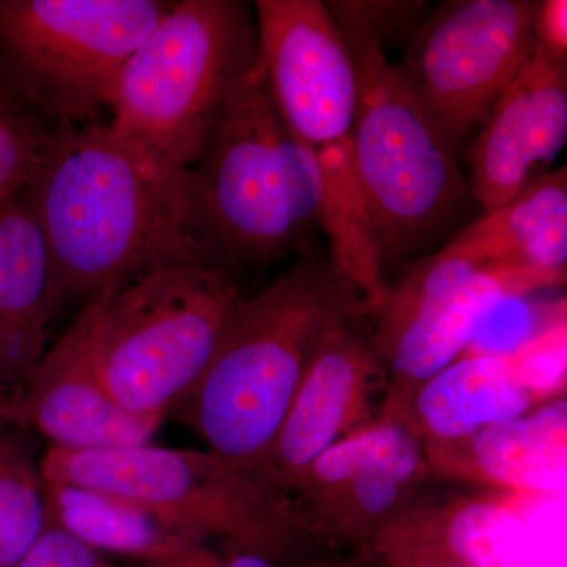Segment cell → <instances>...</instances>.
<instances>
[{"mask_svg":"<svg viewBox=\"0 0 567 567\" xmlns=\"http://www.w3.org/2000/svg\"><path fill=\"white\" fill-rule=\"evenodd\" d=\"M371 312L330 257L301 252L270 286L238 301L203 377L171 416L256 475L324 342Z\"/></svg>","mask_w":567,"mask_h":567,"instance_id":"6da1fadb","label":"cell"},{"mask_svg":"<svg viewBox=\"0 0 567 567\" xmlns=\"http://www.w3.org/2000/svg\"><path fill=\"white\" fill-rule=\"evenodd\" d=\"M178 185L102 122L55 125L24 193L50 252L54 311L84 306L185 233Z\"/></svg>","mask_w":567,"mask_h":567,"instance_id":"7a4b0ae2","label":"cell"},{"mask_svg":"<svg viewBox=\"0 0 567 567\" xmlns=\"http://www.w3.org/2000/svg\"><path fill=\"white\" fill-rule=\"evenodd\" d=\"M320 197L316 153L284 125L257 54L218 132L181 178L183 230L238 275L305 252Z\"/></svg>","mask_w":567,"mask_h":567,"instance_id":"3957f363","label":"cell"},{"mask_svg":"<svg viewBox=\"0 0 567 567\" xmlns=\"http://www.w3.org/2000/svg\"><path fill=\"white\" fill-rule=\"evenodd\" d=\"M244 297L237 275L186 233L96 293V352L114 398L166 421L199 382Z\"/></svg>","mask_w":567,"mask_h":567,"instance_id":"277c9868","label":"cell"},{"mask_svg":"<svg viewBox=\"0 0 567 567\" xmlns=\"http://www.w3.org/2000/svg\"><path fill=\"white\" fill-rule=\"evenodd\" d=\"M358 74L350 153L374 224L383 276L445 245L476 207L457 153L416 99L385 48L339 25Z\"/></svg>","mask_w":567,"mask_h":567,"instance_id":"5b68a950","label":"cell"},{"mask_svg":"<svg viewBox=\"0 0 567 567\" xmlns=\"http://www.w3.org/2000/svg\"><path fill=\"white\" fill-rule=\"evenodd\" d=\"M257 61V32L238 0H182L133 52L106 128L181 182Z\"/></svg>","mask_w":567,"mask_h":567,"instance_id":"8992f818","label":"cell"},{"mask_svg":"<svg viewBox=\"0 0 567 567\" xmlns=\"http://www.w3.org/2000/svg\"><path fill=\"white\" fill-rule=\"evenodd\" d=\"M47 483L73 484L125 496L229 546L274 561H292L315 540L289 496L212 451L148 445L63 451L40 461Z\"/></svg>","mask_w":567,"mask_h":567,"instance_id":"52a82bcc","label":"cell"},{"mask_svg":"<svg viewBox=\"0 0 567 567\" xmlns=\"http://www.w3.org/2000/svg\"><path fill=\"white\" fill-rule=\"evenodd\" d=\"M171 2L0 0V78L51 125L99 123L122 71Z\"/></svg>","mask_w":567,"mask_h":567,"instance_id":"ba28073f","label":"cell"},{"mask_svg":"<svg viewBox=\"0 0 567 567\" xmlns=\"http://www.w3.org/2000/svg\"><path fill=\"white\" fill-rule=\"evenodd\" d=\"M565 281L442 249L405 265L371 312L372 346L385 379L382 413L401 417L416 388L466 352L496 305Z\"/></svg>","mask_w":567,"mask_h":567,"instance_id":"9c48e42d","label":"cell"},{"mask_svg":"<svg viewBox=\"0 0 567 567\" xmlns=\"http://www.w3.org/2000/svg\"><path fill=\"white\" fill-rule=\"evenodd\" d=\"M533 0H446L398 69L454 152L472 140L536 44Z\"/></svg>","mask_w":567,"mask_h":567,"instance_id":"30bf717a","label":"cell"},{"mask_svg":"<svg viewBox=\"0 0 567 567\" xmlns=\"http://www.w3.org/2000/svg\"><path fill=\"white\" fill-rule=\"evenodd\" d=\"M429 475L412 427L380 413L309 466L292 503L316 544L369 548L423 492Z\"/></svg>","mask_w":567,"mask_h":567,"instance_id":"8fae6325","label":"cell"},{"mask_svg":"<svg viewBox=\"0 0 567 567\" xmlns=\"http://www.w3.org/2000/svg\"><path fill=\"white\" fill-rule=\"evenodd\" d=\"M257 54L275 110L311 151L350 140L358 74L344 33L319 0L256 2Z\"/></svg>","mask_w":567,"mask_h":567,"instance_id":"7c38bea8","label":"cell"},{"mask_svg":"<svg viewBox=\"0 0 567 567\" xmlns=\"http://www.w3.org/2000/svg\"><path fill=\"white\" fill-rule=\"evenodd\" d=\"M0 421L31 425L63 451L148 445L162 417L128 412L104 380L95 341V301L82 306L69 330L44 352Z\"/></svg>","mask_w":567,"mask_h":567,"instance_id":"4fadbf2b","label":"cell"},{"mask_svg":"<svg viewBox=\"0 0 567 567\" xmlns=\"http://www.w3.org/2000/svg\"><path fill=\"white\" fill-rule=\"evenodd\" d=\"M379 386L385 390V379L365 315L336 331L317 353L256 476L292 498L324 451L379 417Z\"/></svg>","mask_w":567,"mask_h":567,"instance_id":"5bb4252c","label":"cell"},{"mask_svg":"<svg viewBox=\"0 0 567 567\" xmlns=\"http://www.w3.org/2000/svg\"><path fill=\"white\" fill-rule=\"evenodd\" d=\"M473 136L466 181L483 215L511 203L550 173L565 147L567 61L536 41Z\"/></svg>","mask_w":567,"mask_h":567,"instance_id":"9a60e30c","label":"cell"},{"mask_svg":"<svg viewBox=\"0 0 567 567\" xmlns=\"http://www.w3.org/2000/svg\"><path fill=\"white\" fill-rule=\"evenodd\" d=\"M565 395L477 434L424 446L431 475L487 484L518 494L565 491L567 475Z\"/></svg>","mask_w":567,"mask_h":567,"instance_id":"2e32d148","label":"cell"},{"mask_svg":"<svg viewBox=\"0 0 567 567\" xmlns=\"http://www.w3.org/2000/svg\"><path fill=\"white\" fill-rule=\"evenodd\" d=\"M54 312L50 252L22 194L0 205V395L20 394Z\"/></svg>","mask_w":567,"mask_h":567,"instance_id":"e0dca14e","label":"cell"},{"mask_svg":"<svg viewBox=\"0 0 567 567\" xmlns=\"http://www.w3.org/2000/svg\"><path fill=\"white\" fill-rule=\"evenodd\" d=\"M543 405L509 358L464 354L416 388L402 420L424 446L462 442Z\"/></svg>","mask_w":567,"mask_h":567,"instance_id":"ac0fdd59","label":"cell"},{"mask_svg":"<svg viewBox=\"0 0 567 567\" xmlns=\"http://www.w3.org/2000/svg\"><path fill=\"white\" fill-rule=\"evenodd\" d=\"M440 249L488 267L566 278V166L537 178L503 207L483 213Z\"/></svg>","mask_w":567,"mask_h":567,"instance_id":"d6986e66","label":"cell"},{"mask_svg":"<svg viewBox=\"0 0 567 567\" xmlns=\"http://www.w3.org/2000/svg\"><path fill=\"white\" fill-rule=\"evenodd\" d=\"M43 484L48 524L104 555L144 563L212 540L125 496L73 484Z\"/></svg>","mask_w":567,"mask_h":567,"instance_id":"ffe728a7","label":"cell"},{"mask_svg":"<svg viewBox=\"0 0 567 567\" xmlns=\"http://www.w3.org/2000/svg\"><path fill=\"white\" fill-rule=\"evenodd\" d=\"M315 153L322 174L317 224L330 241L328 257L374 309L388 284L380 264L374 224L354 175L350 140Z\"/></svg>","mask_w":567,"mask_h":567,"instance_id":"44dd1931","label":"cell"},{"mask_svg":"<svg viewBox=\"0 0 567 567\" xmlns=\"http://www.w3.org/2000/svg\"><path fill=\"white\" fill-rule=\"evenodd\" d=\"M431 506L443 543L470 567H540L524 518L507 503L458 496Z\"/></svg>","mask_w":567,"mask_h":567,"instance_id":"7402d4cb","label":"cell"},{"mask_svg":"<svg viewBox=\"0 0 567 567\" xmlns=\"http://www.w3.org/2000/svg\"><path fill=\"white\" fill-rule=\"evenodd\" d=\"M48 527L40 466L17 436L0 431V567H13Z\"/></svg>","mask_w":567,"mask_h":567,"instance_id":"603a6c76","label":"cell"},{"mask_svg":"<svg viewBox=\"0 0 567 567\" xmlns=\"http://www.w3.org/2000/svg\"><path fill=\"white\" fill-rule=\"evenodd\" d=\"M368 550L390 567H470L443 543L431 498L423 492L375 537Z\"/></svg>","mask_w":567,"mask_h":567,"instance_id":"cb8c5ba5","label":"cell"},{"mask_svg":"<svg viewBox=\"0 0 567 567\" xmlns=\"http://www.w3.org/2000/svg\"><path fill=\"white\" fill-rule=\"evenodd\" d=\"M55 125L29 110L0 114V205L22 196L39 171Z\"/></svg>","mask_w":567,"mask_h":567,"instance_id":"d4e9b609","label":"cell"},{"mask_svg":"<svg viewBox=\"0 0 567 567\" xmlns=\"http://www.w3.org/2000/svg\"><path fill=\"white\" fill-rule=\"evenodd\" d=\"M528 297L507 298L496 305L484 317L464 354L509 358L537 334L566 322L565 306L555 312L540 311L536 305L529 303Z\"/></svg>","mask_w":567,"mask_h":567,"instance_id":"484cf974","label":"cell"},{"mask_svg":"<svg viewBox=\"0 0 567 567\" xmlns=\"http://www.w3.org/2000/svg\"><path fill=\"white\" fill-rule=\"evenodd\" d=\"M511 363L537 401H555L566 390V322L555 324L511 354Z\"/></svg>","mask_w":567,"mask_h":567,"instance_id":"4316f807","label":"cell"},{"mask_svg":"<svg viewBox=\"0 0 567 567\" xmlns=\"http://www.w3.org/2000/svg\"><path fill=\"white\" fill-rule=\"evenodd\" d=\"M339 25L357 29L385 47L388 40L412 35L424 20L427 3L413 0H331L323 2Z\"/></svg>","mask_w":567,"mask_h":567,"instance_id":"83f0119b","label":"cell"},{"mask_svg":"<svg viewBox=\"0 0 567 567\" xmlns=\"http://www.w3.org/2000/svg\"><path fill=\"white\" fill-rule=\"evenodd\" d=\"M13 567H118L107 555L48 524L31 550Z\"/></svg>","mask_w":567,"mask_h":567,"instance_id":"f1b7e54d","label":"cell"},{"mask_svg":"<svg viewBox=\"0 0 567 567\" xmlns=\"http://www.w3.org/2000/svg\"><path fill=\"white\" fill-rule=\"evenodd\" d=\"M140 567H278L270 559L254 551L229 546L218 550L210 540L189 544L152 561L137 563Z\"/></svg>","mask_w":567,"mask_h":567,"instance_id":"f546056e","label":"cell"},{"mask_svg":"<svg viewBox=\"0 0 567 567\" xmlns=\"http://www.w3.org/2000/svg\"><path fill=\"white\" fill-rule=\"evenodd\" d=\"M536 41L554 54L567 61V2L566 0H544L537 6Z\"/></svg>","mask_w":567,"mask_h":567,"instance_id":"4dcf8cb0","label":"cell"},{"mask_svg":"<svg viewBox=\"0 0 567 567\" xmlns=\"http://www.w3.org/2000/svg\"><path fill=\"white\" fill-rule=\"evenodd\" d=\"M365 557L346 559V561H328L312 567H390L382 558L377 557L374 551L364 548Z\"/></svg>","mask_w":567,"mask_h":567,"instance_id":"1f68e13d","label":"cell"},{"mask_svg":"<svg viewBox=\"0 0 567 567\" xmlns=\"http://www.w3.org/2000/svg\"><path fill=\"white\" fill-rule=\"evenodd\" d=\"M28 110V107L22 106L20 100L13 95L7 87L6 82L0 78V114H6V112H14Z\"/></svg>","mask_w":567,"mask_h":567,"instance_id":"d6a6232c","label":"cell"},{"mask_svg":"<svg viewBox=\"0 0 567 567\" xmlns=\"http://www.w3.org/2000/svg\"><path fill=\"white\" fill-rule=\"evenodd\" d=\"M0 404H2V402H0Z\"/></svg>","mask_w":567,"mask_h":567,"instance_id":"836d02e7","label":"cell"}]
</instances>
